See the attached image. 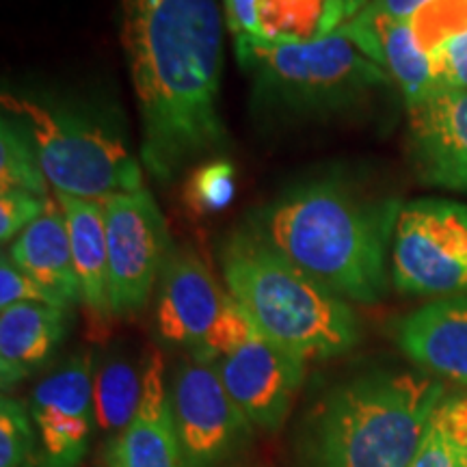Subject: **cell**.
Segmentation results:
<instances>
[{"instance_id":"cell-1","label":"cell","mask_w":467,"mask_h":467,"mask_svg":"<svg viewBox=\"0 0 467 467\" xmlns=\"http://www.w3.org/2000/svg\"><path fill=\"white\" fill-rule=\"evenodd\" d=\"M217 0H121V46L141 119V165L173 184L230 145L219 113Z\"/></svg>"},{"instance_id":"cell-2","label":"cell","mask_w":467,"mask_h":467,"mask_svg":"<svg viewBox=\"0 0 467 467\" xmlns=\"http://www.w3.org/2000/svg\"><path fill=\"white\" fill-rule=\"evenodd\" d=\"M400 208L340 180H318L271 203L255 232L342 299L377 303L388 290Z\"/></svg>"},{"instance_id":"cell-3","label":"cell","mask_w":467,"mask_h":467,"mask_svg":"<svg viewBox=\"0 0 467 467\" xmlns=\"http://www.w3.org/2000/svg\"><path fill=\"white\" fill-rule=\"evenodd\" d=\"M221 266L227 292L255 329L303 361L336 358L359 342V320L348 303L255 230L234 234Z\"/></svg>"},{"instance_id":"cell-4","label":"cell","mask_w":467,"mask_h":467,"mask_svg":"<svg viewBox=\"0 0 467 467\" xmlns=\"http://www.w3.org/2000/svg\"><path fill=\"white\" fill-rule=\"evenodd\" d=\"M443 394V383L420 372H372L340 385L314 422L312 467H409Z\"/></svg>"},{"instance_id":"cell-5","label":"cell","mask_w":467,"mask_h":467,"mask_svg":"<svg viewBox=\"0 0 467 467\" xmlns=\"http://www.w3.org/2000/svg\"><path fill=\"white\" fill-rule=\"evenodd\" d=\"M238 63L266 107L296 113H327L355 107L392 83L340 28L312 42H268L236 37Z\"/></svg>"},{"instance_id":"cell-6","label":"cell","mask_w":467,"mask_h":467,"mask_svg":"<svg viewBox=\"0 0 467 467\" xmlns=\"http://www.w3.org/2000/svg\"><path fill=\"white\" fill-rule=\"evenodd\" d=\"M5 115L31 132L39 162L57 192L80 200H107L143 189V169L119 134L93 117L52 107L16 91L0 96Z\"/></svg>"},{"instance_id":"cell-7","label":"cell","mask_w":467,"mask_h":467,"mask_svg":"<svg viewBox=\"0 0 467 467\" xmlns=\"http://www.w3.org/2000/svg\"><path fill=\"white\" fill-rule=\"evenodd\" d=\"M392 282L405 295H465V203L418 200L400 208L392 244Z\"/></svg>"},{"instance_id":"cell-8","label":"cell","mask_w":467,"mask_h":467,"mask_svg":"<svg viewBox=\"0 0 467 467\" xmlns=\"http://www.w3.org/2000/svg\"><path fill=\"white\" fill-rule=\"evenodd\" d=\"M169 394L186 467H232L241 459L254 424L227 394L213 361L186 355Z\"/></svg>"},{"instance_id":"cell-9","label":"cell","mask_w":467,"mask_h":467,"mask_svg":"<svg viewBox=\"0 0 467 467\" xmlns=\"http://www.w3.org/2000/svg\"><path fill=\"white\" fill-rule=\"evenodd\" d=\"M104 203L113 317L141 312L169 254L167 223L150 191L110 195Z\"/></svg>"},{"instance_id":"cell-10","label":"cell","mask_w":467,"mask_h":467,"mask_svg":"<svg viewBox=\"0 0 467 467\" xmlns=\"http://www.w3.org/2000/svg\"><path fill=\"white\" fill-rule=\"evenodd\" d=\"M214 368L249 422L266 431H277L284 424L306 377V361L258 329L214 361Z\"/></svg>"},{"instance_id":"cell-11","label":"cell","mask_w":467,"mask_h":467,"mask_svg":"<svg viewBox=\"0 0 467 467\" xmlns=\"http://www.w3.org/2000/svg\"><path fill=\"white\" fill-rule=\"evenodd\" d=\"M225 303L227 292L195 254L169 247L156 299V334L162 342L197 353Z\"/></svg>"},{"instance_id":"cell-12","label":"cell","mask_w":467,"mask_h":467,"mask_svg":"<svg viewBox=\"0 0 467 467\" xmlns=\"http://www.w3.org/2000/svg\"><path fill=\"white\" fill-rule=\"evenodd\" d=\"M409 110V150L420 178L467 192V91H435Z\"/></svg>"},{"instance_id":"cell-13","label":"cell","mask_w":467,"mask_h":467,"mask_svg":"<svg viewBox=\"0 0 467 467\" xmlns=\"http://www.w3.org/2000/svg\"><path fill=\"white\" fill-rule=\"evenodd\" d=\"M109 467H186L159 348L145 353L141 402L124 433L113 440Z\"/></svg>"},{"instance_id":"cell-14","label":"cell","mask_w":467,"mask_h":467,"mask_svg":"<svg viewBox=\"0 0 467 467\" xmlns=\"http://www.w3.org/2000/svg\"><path fill=\"white\" fill-rule=\"evenodd\" d=\"M400 348L431 375L467 388V295H452L416 309L396 329Z\"/></svg>"},{"instance_id":"cell-15","label":"cell","mask_w":467,"mask_h":467,"mask_svg":"<svg viewBox=\"0 0 467 467\" xmlns=\"http://www.w3.org/2000/svg\"><path fill=\"white\" fill-rule=\"evenodd\" d=\"M340 31L389 74V78L400 87L407 107L433 96L431 57L418 46L409 20H392L364 7L342 25Z\"/></svg>"},{"instance_id":"cell-16","label":"cell","mask_w":467,"mask_h":467,"mask_svg":"<svg viewBox=\"0 0 467 467\" xmlns=\"http://www.w3.org/2000/svg\"><path fill=\"white\" fill-rule=\"evenodd\" d=\"M7 254L35 282L52 292L66 307L83 306V292L76 275L67 217L55 195L46 203L42 217L33 221L11 243Z\"/></svg>"},{"instance_id":"cell-17","label":"cell","mask_w":467,"mask_h":467,"mask_svg":"<svg viewBox=\"0 0 467 467\" xmlns=\"http://www.w3.org/2000/svg\"><path fill=\"white\" fill-rule=\"evenodd\" d=\"M69 309L17 303L0 309V385L16 388L52 358L67 331Z\"/></svg>"},{"instance_id":"cell-18","label":"cell","mask_w":467,"mask_h":467,"mask_svg":"<svg viewBox=\"0 0 467 467\" xmlns=\"http://www.w3.org/2000/svg\"><path fill=\"white\" fill-rule=\"evenodd\" d=\"M55 197L61 203L67 217L69 241L76 275L83 292V307L93 329H102L110 323L109 292V249H107V223H104L102 200H80V197L57 192Z\"/></svg>"},{"instance_id":"cell-19","label":"cell","mask_w":467,"mask_h":467,"mask_svg":"<svg viewBox=\"0 0 467 467\" xmlns=\"http://www.w3.org/2000/svg\"><path fill=\"white\" fill-rule=\"evenodd\" d=\"M364 0H260V39L312 42L347 25Z\"/></svg>"},{"instance_id":"cell-20","label":"cell","mask_w":467,"mask_h":467,"mask_svg":"<svg viewBox=\"0 0 467 467\" xmlns=\"http://www.w3.org/2000/svg\"><path fill=\"white\" fill-rule=\"evenodd\" d=\"M93 358L87 350L74 353L55 372L35 385L28 411L39 418L96 420L93 413Z\"/></svg>"},{"instance_id":"cell-21","label":"cell","mask_w":467,"mask_h":467,"mask_svg":"<svg viewBox=\"0 0 467 467\" xmlns=\"http://www.w3.org/2000/svg\"><path fill=\"white\" fill-rule=\"evenodd\" d=\"M143 392V361L107 358L93 372V413L104 435L119 437L132 422Z\"/></svg>"},{"instance_id":"cell-22","label":"cell","mask_w":467,"mask_h":467,"mask_svg":"<svg viewBox=\"0 0 467 467\" xmlns=\"http://www.w3.org/2000/svg\"><path fill=\"white\" fill-rule=\"evenodd\" d=\"M409 467H467V394H443Z\"/></svg>"},{"instance_id":"cell-23","label":"cell","mask_w":467,"mask_h":467,"mask_svg":"<svg viewBox=\"0 0 467 467\" xmlns=\"http://www.w3.org/2000/svg\"><path fill=\"white\" fill-rule=\"evenodd\" d=\"M20 189L33 195L50 197L37 150L28 128L11 115L0 119V191Z\"/></svg>"},{"instance_id":"cell-24","label":"cell","mask_w":467,"mask_h":467,"mask_svg":"<svg viewBox=\"0 0 467 467\" xmlns=\"http://www.w3.org/2000/svg\"><path fill=\"white\" fill-rule=\"evenodd\" d=\"M426 55L443 42L467 33V0H431L409 20Z\"/></svg>"},{"instance_id":"cell-25","label":"cell","mask_w":467,"mask_h":467,"mask_svg":"<svg viewBox=\"0 0 467 467\" xmlns=\"http://www.w3.org/2000/svg\"><path fill=\"white\" fill-rule=\"evenodd\" d=\"M33 418L25 402L0 400V467H25L35 457Z\"/></svg>"},{"instance_id":"cell-26","label":"cell","mask_w":467,"mask_h":467,"mask_svg":"<svg viewBox=\"0 0 467 467\" xmlns=\"http://www.w3.org/2000/svg\"><path fill=\"white\" fill-rule=\"evenodd\" d=\"M234 197V167L227 161H210L197 167L189 180V202L200 213L219 210Z\"/></svg>"},{"instance_id":"cell-27","label":"cell","mask_w":467,"mask_h":467,"mask_svg":"<svg viewBox=\"0 0 467 467\" xmlns=\"http://www.w3.org/2000/svg\"><path fill=\"white\" fill-rule=\"evenodd\" d=\"M17 303H44V306L66 307L52 292L22 271L11 260L7 251H3V258H0V309L17 306Z\"/></svg>"},{"instance_id":"cell-28","label":"cell","mask_w":467,"mask_h":467,"mask_svg":"<svg viewBox=\"0 0 467 467\" xmlns=\"http://www.w3.org/2000/svg\"><path fill=\"white\" fill-rule=\"evenodd\" d=\"M50 197L33 195L28 191H0V241L14 243L33 221L42 217Z\"/></svg>"},{"instance_id":"cell-29","label":"cell","mask_w":467,"mask_h":467,"mask_svg":"<svg viewBox=\"0 0 467 467\" xmlns=\"http://www.w3.org/2000/svg\"><path fill=\"white\" fill-rule=\"evenodd\" d=\"M435 91H467V33L431 52Z\"/></svg>"},{"instance_id":"cell-30","label":"cell","mask_w":467,"mask_h":467,"mask_svg":"<svg viewBox=\"0 0 467 467\" xmlns=\"http://www.w3.org/2000/svg\"><path fill=\"white\" fill-rule=\"evenodd\" d=\"M227 28L236 37H258L260 0H223Z\"/></svg>"},{"instance_id":"cell-31","label":"cell","mask_w":467,"mask_h":467,"mask_svg":"<svg viewBox=\"0 0 467 467\" xmlns=\"http://www.w3.org/2000/svg\"><path fill=\"white\" fill-rule=\"evenodd\" d=\"M431 0H372L366 9L372 14L392 17V20H411Z\"/></svg>"},{"instance_id":"cell-32","label":"cell","mask_w":467,"mask_h":467,"mask_svg":"<svg viewBox=\"0 0 467 467\" xmlns=\"http://www.w3.org/2000/svg\"><path fill=\"white\" fill-rule=\"evenodd\" d=\"M25 467H48V465L44 463V459L39 457V454H35V457H33L31 461H28V463H26Z\"/></svg>"}]
</instances>
